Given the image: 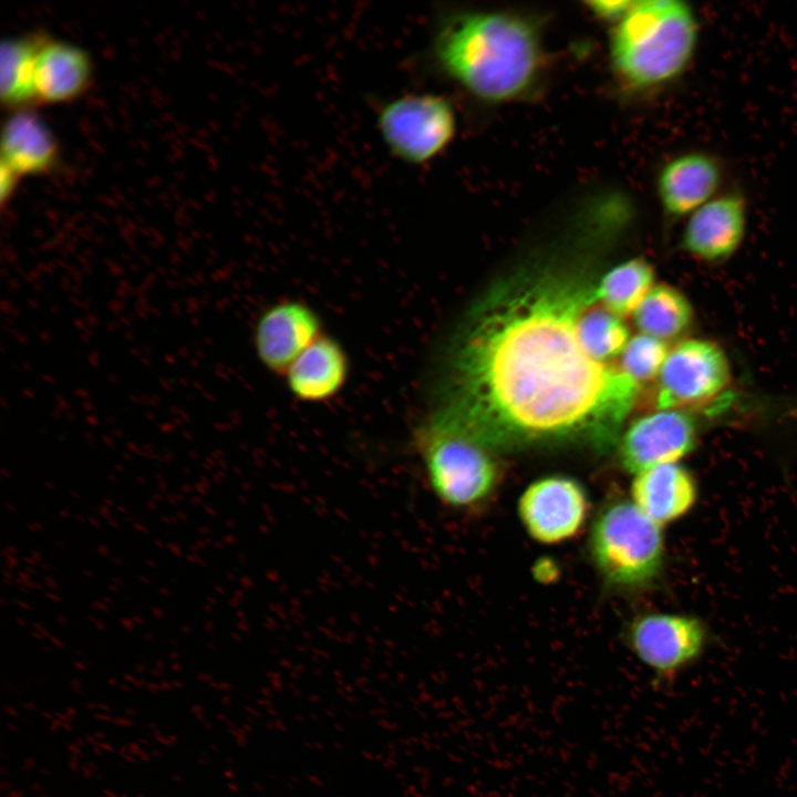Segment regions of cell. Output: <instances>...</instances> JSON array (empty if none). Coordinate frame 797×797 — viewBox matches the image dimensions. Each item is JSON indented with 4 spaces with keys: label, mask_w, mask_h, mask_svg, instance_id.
I'll return each mask as SVG.
<instances>
[{
    "label": "cell",
    "mask_w": 797,
    "mask_h": 797,
    "mask_svg": "<svg viewBox=\"0 0 797 797\" xmlns=\"http://www.w3.org/2000/svg\"><path fill=\"white\" fill-rule=\"evenodd\" d=\"M20 178L8 165L0 162V204L2 207L11 200Z\"/></svg>",
    "instance_id": "cell-23"
},
{
    "label": "cell",
    "mask_w": 797,
    "mask_h": 797,
    "mask_svg": "<svg viewBox=\"0 0 797 797\" xmlns=\"http://www.w3.org/2000/svg\"><path fill=\"white\" fill-rule=\"evenodd\" d=\"M732 370L725 351L706 339L679 341L656 379L659 410H684L715 398L729 384Z\"/></svg>",
    "instance_id": "cell-8"
},
{
    "label": "cell",
    "mask_w": 797,
    "mask_h": 797,
    "mask_svg": "<svg viewBox=\"0 0 797 797\" xmlns=\"http://www.w3.org/2000/svg\"><path fill=\"white\" fill-rule=\"evenodd\" d=\"M701 24L684 0H634L609 32L608 55L613 75L638 92L679 80L697 53Z\"/></svg>",
    "instance_id": "cell-3"
},
{
    "label": "cell",
    "mask_w": 797,
    "mask_h": 797,
    "mask_svg": "<svg viewBox=\"0 0 797 797\" xmlns=\"http://www.w3.org/2000/svg\"><path fill=\"white\" fill-rule=\"evenodd\" d=\"M631 653L654 674L656 684L670 683L707 650L703 620L690 613L650 611L634 617L624 634Z\"/></svg>",
    "instance_id": "cell-7"
},
{
    "label": "cell",
    "mask_w": 797,
    "mask_h": 797,
    "mask_svg": "<svg viewBox=\"0 0 797 797\" xmlns=\"http://www.w3.org/2000/svg\"><path fill=\"white\" fill-rule=\"evenodd\" d=\"M698 496L696 477L681 463L644 469L634 475L630 488L631 501L662 527L689 515Z\"/></svg>",
    "instance_id": "cell-16"
},
{
    "label": "cell",
    "mask_w": 797,
    "mask_h": 797,
    "mask_svg": "<svg viewBox=\"0 0 797 797\" xmlns=\"http://www.w3.org/2000/svg\"><path fill=\"white\" fill-rule=\"evenodd\" d=\"M350 374L343 345L323 333L306 349L284 373L288 391L303 403H323L340 394Z\"/></svg>",
    "instance_id": "cell-17"
},
{
    "label": "cell",
    "mask_w": 797,
    "mask_h": 797,
    "mask_svg": "<svg viewBox=\"0 0 797 797\" xmlns=\"http://www.w3.org/2000/svg\"><path fill=\"white\" fill-rule=\"evenodd\" d=\"M375 126L392 157L422 166L452 144L457 133V115L443 95L408 92L380 104Z\"/></svg>",
    "instance_id": "cell-6"
},
{
    "label": "cell",
    "mask_w": 797,
    "mask_h": 797,
    "mask_svg": "<svg viewBox=\"0 0 797 797\" xmlns=\"http://www.w3.org/2000/svg\"><path fill=\"white\" fill-rule=\"evenodd\" d=\"M428 54L443 76L490 104L529 96L546 69L539 25L510 11L460 10L439 17Z\"/></svg>",
    "instance_id": "cell-2"
},
{
    "label": "cell",
    "mask_w": 797,
    "mask_h": 797,
    "mask_svg": "<svg viewBox=\"0 0 797 797\" xmlns=\"http://www.w3.org/2000/svg\"><path fill=\"white\" fill-rule=\"evenodd\" d=\"M633 318L642 334L667 343L690 330L694 310L680 290L669 284H656L634 311Z\"/></svg>",
    "instance_id": "cell-19"
},
{
    "label": "cell",
    "mask_w": 797,
    "mask_h": 797,
    "mask_svg": "<svg viewBox=\"0 0 797 797\" xmlns=\"http://www.w3.org/2000/svg\"><path fill=\"white\" fill-rule=\"evenodd\" d=\"M669 351L666 342L641 333L628 341L619 364L641 386L658 379Z\"/></svg>",
    "instance_id": "cell-21"
},
{
    "label": "cell",
    "mask_w": 797,
    "mask_h": 797,
    "mask_svg": "<svg viewBox=\"0 0 797 797\" xmlns=\"http://www.w3.org/2000/svg\"><path fill=\"white\" fill-rule=\"evenodd\" d=\"M590 509L586 487L576 478L549 475L530 483L517 503L519 520L531 539L555 545L573 538Z\"/></svg>",
    "instance_id": "cell-9"
},
{
    "label": "cell",
    "mask_w": 797,
    "mask_h": 797,
    "mask_svg": "<svg viewBox=\"0 0 797 797\" xmlns=\"http://www.w3.org/2000/svg\"><path fill=\"white\" fill-rule=\"evenodd\" d=\"M94 62L82 45L45 33L37 54V105L64 104L81 97L92 85Z\"/></svg>",
    "instance_id": "cell-14"
},
{
    "label": "cell",
    "mask_w": 797,
    "mask_h": 797,
    "mask_svg": "<svg viewBox=\"0 0 797 797\" xmlns=\"http://www.w3.org/2000/svg\"><path fill=\"white\" fill-rule=\"evenodd\" d=\"M413 447L428 488L444 506L470 510L496 491L500 472L490 451L433 415L415 427Z\"/></svg>",
    "instance_id": "cell-4"
},
{
    "label": "cell",
    "mask_w": 797,
    "mask_h": 797,
    "mask_svg": "<svg viewBox=\"0 0 797 797\" xmlns=\"http://www.w3.org/2000/svg\"><path fill=\"white\" fill-rule=\"evenodd\" d=\"M319 313L307 302L282 299L260 312L251 334L259 363L284 375L296 359L323 334Z\"/></svg>",
    "instance_id": "cell-11"
},
{
    "label": "cell",
    "mask_w": 797,
    "mask_h": 797,
    "mask_svg": "<svg viewBox=\"0 0 797 797\" xmlns=\"http://www.w3.org/2000/svg\"><path fill=\"white\" fill-rule=\"evenodd\" d=\"M633 3L634 0H594L584 2L594 18L610 23L611 27L625 17Z\"/></svg>",
    "instance_id": "cell-22"
},
{
    "label": "cell",
    "mask_w": 797,
    "mask_h": 797,
    "mask_svg": "<svg viewBox=\"0 0 797 797\" xmlns=\"http://www.w3.org/2000/svg\"><path fill=\"white\" fill-rule=\"evenodd\" d=\"M654 271L642 258L628 260L611 269L597 284L600 302L612 313L627 317L638 309L654 287Z\"/></svg>",
    "instance_id": "cell-20"
},
{
    "label": "cell",
    "mask_w": 797,
    "mask_h": 797,
    "mask_svg": "<svg viewBox=\"0 0 797 797\" xmlns=\"http://www.w3.org/2000/svg\"><path fill=\"white\" fill-rule=\"evenodd\" d=\"M588 545L596 570L613 588L644 589L663 572L666 555L663 527L631 499H614L601 508L591 526Z\"/></svg>",
    "instance_id": "cell-5"
},
{
    "label": "cell",
    "mask_w": 797,
    "mask_h": 797,
    "mask_svg": "<svg viewBox=\"0 0 797 797\" xmlns=\"http://www.w3.org/2000/svg\"><path fill=\"white\" fill-rule=\"evenodd\" d=\"M698 442L694 417L684 410H659L631 423L620 439L623 469L638 474L653 466L680 463Z\"/></svg>",
    "instance_id": "cell-10"
},
{
    "label": "cell",
    "mask_w": 797,
    "mask_h": 797,
    "mask_svg": "<svg viewBox=\"0 0 797 797\" xmlns=\"http://www.w3.org/2000/svg\"><path fill=\"white\" fill-rule=\"evenodd\" d=\"M0 151V162L20 177L52 174L61 166L59 141L34 107L8 112Z\"/></svg>",
    "instance_id": "cell-15"
},
{
    "label": "cell",
    "mask_w": 797,
    "mask_h": 797,
    "mask_svg": "<svg viewBox=\"0 0 797 797\" xmlns=\"http://www.w3.org/2000/svg\"><path fill=\"white\" fill-rule=\"evenodd\" d=\"M43 31L3 38L0 45V102L8 112L37 105L34 71Z\"/></svg>",
    "instance_id": "cell-18"
},
{
    "label": "cell",
    "mask_w": 797,
    "mask_h": 797,
    "mask_svg": "<svg viewBox=\"0 0 797 797\" xmlns=\"http://www.w3.org/2000/svg\"><path fill=\"white\" fill-rule=\"evenodd\" d=\"M747 224L746 196L735 189L722 192L686 218L682 248L703 262L725 261L741 248Z\"/></svg>",
    "instance_id": "cell-12"
},
{
    "label": "cell",
    "mask_w": 797,
    "mask_h": 797,
    "mask_svg": "<svg viewBox=\"0 0 797 797\" xmlns=\"http://www.w3.org/2000/svg\"><path fill=\"white\" fill-rule=\"evenodd\" d=\"M724 175L723 163L711 152L692 149L673 156L656 176L662 211L671 219H686L723 192Z\"/></svg>",
    "instance_id": "cell-13"
},
{
    "label": "cell",
    "mask_w": 797,
    "mask_h": 797,
    "mask_svg": "<svg viewBox=\"0 0 797 797\" xmlns=\"http://www.w3.org/2000/svg\"><path fill=\"white\" fill-rule=\"evenodd\" d=\"M597 284L556 270L516 275L470 310L431 413L491 451L613 444L640 385L598 360L580 319Z\"/></svg>",
    "instance_id": "cell-1"
}]
</instances>
